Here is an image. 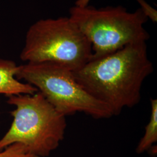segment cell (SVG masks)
I'll return each mask as SVG.
<instances>
[{
	"label": "cell",
	"instance_id": "obj_7",
	"mask_svg": "<svg viewBox=\"0 0 157 157\" xmlns=\"http://www.w3.org/2000/svg\"><path fill=\"white\" fill-rule=\"evenodd\" d=\"M151 115L145 127L143 136L136 147V152L142 154L147 151L157 141V100L151 98Z\"/></svg>",
	"mask_w": 157,
	"mask_h": 157
},
{
	"label": "cell",
	"instance_id": "obj_6",
	"mask_svg": "<svg viewBox=\"0 0 157 157\" xmlns=\"http://www.w3.org/2000/svg\"><path fill=\"white\" fill-rule=\"evenodd\" d=\"M18 65L10 59H0V94L7 97L33 94L38 90L31 84L23 83L16 78Z\"/></svg>",
	"mask_w": 157,
	"mask_h": 157
},
{
	"label": "cell",
	"instance_id": "obj_5",
	"mask_svg": "<svg viewBox=\"0 0 157 157\" xmlns=\"http://www.w3.org/2000/svg\"><path fill=\"white\" fill-rule=\"evenodd\" d=\"M16 78L36 88L57 111L65 117L77 112L98 119L113 117L105 104L78 84L72 70L60 64L27 62L18 65Z\"/></svg>",
	"mask_w": 157,
	"mask_h": 157
},
{
	"label": "cell",
	"instance_id": "obj_10",
	"mask_svg": "<svg viewBox=\"0 0 157 157\" xmlns=\"http://www.w3.org/2000/svg\"><path fill=\"white\" fill-rule=\"evenodd\" d=\"M90 1L91 0H77L75 2V6L81 8L86 7L88 6Z\"/></svg>",
	"mask_w": 157,
	"mask_h": 157
},
{
	"label": "cell",
	"instance_id": "obj_8",
	"mask_svg": "<svg viewBox=\"0 0 157 157\" xmlns=\"http://www.w3.org/2000/svg\"><path fill=\"white\" fill-rule=\"evenodd\" d=\"M0 157H38L30 154L24 146L13 144L0 151Z\"/></svg>",
	"mask_w": 157,
	"mask_h": 157
},
{
	"label": "cell",
	"instance_id": "obj_2",
	"mask_svg": "<svg viewBox=\"0 0 157 157\" xmlns=\"http://www.w3.org/2000/svg\"><path fill=\"white\" fill-rule=\"evenodd\" d=\"M8 98L7 103L15 109L10 112L11 125L0 139V151L17 143L36 157H48L63 140L66 117L39 91Z\"/></svg>",
	"mask_w": 157,
	"mask_h": 157
},
{
	"label": "cell",
	"instance_id": "obj_1",
	"mask_svg": "<svg viewBox=\"0 0 157 157\" xmlns=\"http://www.w3.org/2000/svg\"><path fill=\"white\" fill-rule=\"evenodd\" d=\"M153 70L146 42H140L92 58L73 73L78 84L114 116L139 103L143 84Z\"/></svg>",
	"mask_w": 157,
	"mask_h": 157
},
{
	"label": "cell",
	"instance_id": "obj_9",
	"mask_svg": "<svg viewBox=\"0 0 157 157\" xmlns=\"http://www.w3.org/2000/svg\"><path fill=\"white\" fill-rule=\"evenodd\" d=\"M140 6L141 10L148 19H150L152 22L156 23L157 21V11L155 8L150 6L145 0H136Z\"/></svg>",
	"mask_w": 157,
	"mask_h": 157
},
{
	"label": "cell",
	"instance_id": "obj_3",
	"mask_svg": "<svg viewBox=\"0 0 157 157\" xmlns=\"http://www.w3.org/2000/svg\"><path fill=\"white\" fill-rule=\"evenodd\" d=\"M71 19L91 44V58L111 54L126 45L146 42L150 36L144 25L148 18L140 8L130 12L122 6L96 8L75 6Z\"/></svg>",
	"mask_w": 157,
	"mask_h": 157
},
{
	"label": "cell",
	"instance_id": "obj_4",
	"mask_svg": "<svg viewBox=\"0 0 157 157\" xmlns=\"http://www.w3.org/2000/svg\"><path fill=\"white\" fill-rule=\"evenodd\" d=\"M93 55L91 44L69 17L41 19L28 29L21 59L51 62L72 71L82 67Z\"/></svg>",
	"mask_w": 157,
	"mask_h": 157
}]
</instances>
